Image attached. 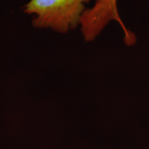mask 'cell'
I'll return each mask as SVG.
<instances>
[{
    "label": "cell",
    "mask_w": 149,
    "mask_h": 149,
    "mask_svg": "<svg viewBox=\"0 0 149 149\" xmlns=\"http://www.w3.org/2000/svg\"><path fill=\"white\" fill-rule=\"evenodd\" d=\"M97 17L104 22L120 21L117 8V0H97L93 6Z\"/></svg>",
    "instance_id": "obj_2"
},
{
    "label": "cell",
    "mask_w": 149,
    "mask_h": 149,
    "mask_svg": "<svg viewBox=\"0 0 149 149\" xmlns=\"http://www.w3.org/2000/svg\"><path fill=\"white\" fill-rule=\"evenodd\" d=\"M91 0H30L24 13L33 16V26L66 33L79 26L80 18ZM97 0H95V1Z\"/></svg>",
    "instance_id": "obj_1"
}]
</instances>
